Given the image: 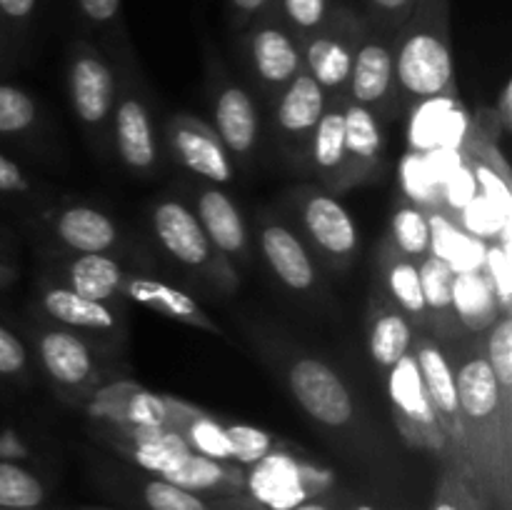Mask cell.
I'll return each mask as SVG.
<instances>
[{"label": "cell", "mask_w": 512, "mask_h": 510, "mask_svg": "<svg viewBox=\"0 0 512 510\" xmlns=\"http://www.w3.org/2000/svg\"><path fill=\"white\" fill-rule=\"evenodd\" d=\"M325 113L323 88L315 83L310 73H298L290 80V88L285 90L278 108L280 128L290 135L308 133L318 125L320 115Z\"/></svg>", "instance_id": "cell-18"}, {"label": "cell", "mask_w": 512, "mask_h": 510, "mask_svg": "<svg viewBox=\"0 0 512 510\" xmlns=\"http://www.w3.org/2000/svg\"><path fill=\"white\" fill-rule=\"evenodd\" d=\"M130 420L138 425L140 430H158L165 420V405L163 400L155 395L140 393L130 405Z\"/></svg>", "instance_id": "cell-42"}, {"label": "cell", "mask_w": 512, "mask_h": 510, "mask_svg": "<svg viewBox=\"0 0 512 510\" xmlns=\"http://www.w3.org/2000/svg\"><path fill=\"white\" fill-rule=\"evenodd\" d=\"M263 253L268 258L270 268L278 273L288 288L293 290H308L315 283V270L310 263L308 253H305L303 243L290 233L283 225H268L263 230Z\"/></svg>", "instance_id": "cell-10"}, {"label": "cell", "mask_w": 512, "mask_h": 510, "mask_svg": "<svg viewBox=\"0 0 512 510\" xmlns=\"http://www.w3.org/2000/svg\"><path fill=\"white\" fill-rule=\"evenodd\" d=\"M143 498L150 510H210L198 493H190L163 478L145 483Z\"/></svg>", "instance_id": "cell-35"}, {"label": "cell", "mask_w": 512, "mask_h": 510, "mask_svg": "<svg viewBox=\"0 0 512 510\" xmlns=\"http://www.w3.org/2000/svg\"><path fill=\"white\" fill-rule=\"evenodd\" d=\"M313 155L318 168L333 170L345 158V118L343 110H330L320 115L315 125V145Z\"/></svg>", "instance_id": "cell-30"}, {"label": "cell", "mask_w": 512, "mask_h": 510, "mask_svg": "<svg viewBox=\"0 0 512 510\" xmlns=\"http://www.w3.org/2000/svg\"><path fill=\"white\" fill-rule=\"evenodd\" d=\"M115 83L113 73L103 58H98L90 50L75 55L70 65V98H73L75 113L85 123H100L113 108Z\"/></svg>", "instance_id": "cell-4"}, {"label": "cell", "mask_w": 512, "mask_h": 510, "mask_svg": "<svg viewBox=\"0 0 512 510\" xmlns=\"http://www.w3.org/2000/svg\"><path fill=\"white\" fill-rule=\"evenodd\" d=\"M420 288H423L425 305L433 310H448L453 303L455 268L440 255H428L418 268Z\"/></svg>", "instance_id": "cell-31"}, {"label": "cell", "mask_w": 512, "mask_h": 510, "mask_svg": "<svg viewBox=\"0 0 512 510\" xmlns=\"http://www.w3.org/2000/svg\"><path fill=\"white\" fill-rule=\"evenodd\" d=\"M285 510H330V508L323 503H298L293 505V508H285Z\"/></svg>", "instance_id": "cell-50"}, {"label": "cell", "mask_w": 512, "mask_h": 510, "mask_svg": "<svg viewBox=\"0 0 512 510\" xmlns=\"http://www.w3.org/2000/svg\"><path fill=\"white\" fill-rule=\"evenodd\" d=\"M510 83H505V88H503V98H500V108H503V118L505 120H510Z\"/></svg>", "instance_id": "cell-49"}, {"label": "cell", "mask_w": 512, "mask_h": 510, "mask_svg": "<svg viewBox=\"0 0 512 510\" xmlns=\"http://www.w3.org/2000/svg\"><path fill=\"white\" fill-rule=\"evenodd\" d=\"M173 145L178 158L188 165L193 173L213 180V183H228L233 168L225 155L223 145L213 138L205 128L195 123H183L175 128Z\"/></svg>", "instance_id": "cell-8"}, {"label": "cell", "mask_w": 512, "mask_h": 510, "mask_svg": "<svg viewBox=\"0 0 512 510\" xmlns=\"http://www.w3.org/2000/svg\"><path fill=\"white\" fill-rule=\"evenodd\" d=\"M368 13L373 15V20L378 23L390 25V28H400L405 23L413 8L418 5V0H363Z\"/></svg>", "instance_id": "cell-41"}, {"label": "cell", "mask_w": 512, "mask_h": 510, "mask_svg": "<svg viewBox=\"0 0 512 510\" xmlns=\"http://www.w3.org/2000/svg\"><path fill=\"white\" fill-rule=\"evenodd\" d=\"M58 235L78 253H105L118 238L113 220L95 208H68L58 218Z\"/></svg>", "instance_id": "cell-17"}, {"label": "cell", "mask_w": 512, "mask_h": 510, "mask_svg": "<svg viewBox=\"0 0 512 510\" xmlns=\"http://www.w3.org/2000/svg\"><path fill=\"white\" fill-rule=\"evenodd\" d=\"M5 275H8V270H5V268H3V265H0V280H3V278H5Z\"/></svg>", "instance_id": "cell-52"}, {"label": "cell", "mask_w": 512, "mask_h": 510, "mask_svg": "<svg viewBox=\"0 0 512 510\" xmlns=\"http://www.w3.org/2000/svg\"><path fill=\"white\" fill-rule=\"evenodd\" d=\"M35 118V100L15 85L0 83V135L23 133L35 123Z\"/></svg>", "instance_id": "cell-33"}, {"label": "cell", "mask_w": 512, "mask_h": 510, "mask_svg": "<svg viewBox=\"0 0 512 510\" xmlns=\"http://www.w3.org/2000/svg\"><path fill=\"white\" fill-rule=\"evenodd\" d=\"M83 18L93 25H113L120 20L123 0H75Z\"/></svg>", "instance_id": "cell-43"}, {"label": "cell", "mask_w": 512, "mask_h": 510, "mask_svg": "<svg viewBox=\"0 0 512 510\" xmlns=\"http://www.w3.org/2000/svg\"><path fill=\"white\" fill-rule=\"evenodd\" d=\"M115 138L125 165L133 170H148L155 163V140L150 118L135 98H125L115 113Z\"/></svg>", "instance_id": "cell-14"}, {"label": "cell", "mask_w": 512, "mask_h": 510, "mask_svg": "<svg viewBox=\"0 0 512 510\" xmlns=\"http://www.w3.org/2000/svg\"><path fill=\"white\" fill-rule=\"evenodd\" d=\"M453 123H463V115L453 108V103H435L433 98L420 108L413 130H410V138L420 148L448 143L450 135H453Z\"/></svg>", "instance_id": "cell-29"}, {"label": "cell", "mask_w": 512, "mask_h": 510, "mask_svg": "<svg viewBox=\"0 0 512 510\" xmlns=\"http://www.w3.org/2000/svg\"><path fill=\"white\" fill-rule=\"evenodd\" d=\"M388 285L393 298L398 300L408 313L420 315L428 310V305H425V298H423V288H420L418 268H415L413 263H408V260L395 263L388 273Z\"/></svg>", "instance_id": "cell-36"}, {"label": "cell", "mask_w": 512, "mask_h": 510, "mask_svg": "<svg viewBox=\"0 0 512 510\" xmlns=\"http://www.w3.org/2000/svg\"><path fill=\"white\" fill-rule=\"evenodd\" d=\"M153 223L160 243L175 260L190 265V268L208 263L210 240L205 238L203 228H200L198 215L190 213L183 203H178V200L160 203L153 213Z\"/></svg>", "instance_id": "cell-3"}, {"label": "cell", "mask_w": 512, "mask_h": 510, "mask_svg": "<svg viewBox=\"0 0 512 510\" xmlns=\"http://www.w3.org/2000/svg\"><path fill=\"white\" fill-rule=\"evenodd\" d=\"M345 118V153L355 155L360 160H373L380 153L383 135H380L378 120L365 105L350 103L343 110Z\"/></svg>", "instance_id": "cell-28"}, {"label": "cell", "mask_w": 512, "mask_h": 510, "mask_svg": "<svg viewBox=\"0 0 512 510\" xmlns=\"http://www.w3.org/2000/svg\"><path fill=\"white\" fill-rule=\"evenodd\" d=\"M273 0H228L235 20H255L268 13Z\"/></svg>", "instance_id": "cell-47"}, {"label": "cell", "mask_w": 512, "mask_h": 510, "mask_svg": "<svg viewBox=\"0 0 512 510\" xmlns=\"http://www.w3.org/2000/svg\"><path fill=\"white\" fill-rule=\"evenodd\" d=\"M415 363H418L430 405L448 420L458 418V395H455V378L448 355L433 340H423L418 345V353H415Z\"/></svg>", "instance_id": "cell-19"}, {"label": "cell", "mask_w": 512, "mask_h": 510, "mask_svg": "<svg viewBox=\"0 0 512 510\" xmlns=\"http://www.w3.org/2000/svg\"><path fill=\"white\" fill-rule=\"evenodd\" d=\"M128 295L135 300V303L148 305V308L170 315V318H180V320H188V323L213 328V325L203 318L198 303H195L190 295L180 293V290L170 288V285L165 283H158V280H148V278L130 280Z\"/></svg>", "instance_id": "cell-23"}, {"label": "cell", "mask_w": 512, "mask_h": 510, "mask_svg": "<svg viewBox=\"0 0 512 510\" xmlns=\"http://www.w3.org/2000/svg\"><path fill=\"white\" fill-rule=\"evenodd\" d=\"M30 183L18 163L0 153V193H28Z\"/></svg>", "instance_id": "cell-45"}, {"label": "cell", "mask_w": 512, "mask_h": 510, "mask_svg": "<svg viewBox=\"0 0 512 510\" xmlns=\"http://www.w3.org/2000/svg\"><path fill=\"white\" fill-rule=\"evenodd\" d=\"M43 500V483L30 470L0 460V510H35Z\"/></svg>", "instance_id": "cell-27"}, {"label": "cell", "mask_w": 512, "mask_h": 510, "mask_svg": "<svg viewBox=\"0 0 512 510\" xmlns=\"http://www.w3.org/2000/svg\"><path fill=\"white\" fill-rule=\"evenodd\" d=\"M305 63L320 88H338L350 78L353 50H350L348 40L340 35V30H330L328 25H323L308 35Z\"/></svg>", "instance_id": "cell-11"}, {"label": "cell", "mask_w": 512, "mask_h": 510, "mask_svg": "<svg viewBox=\"0 0 512 510\" xmlns=\"http://www.w3.org/2000/svg\"><path fill=\"white\" fill-rule=\"evenodd\" d=\"M488 265L490 270H493L495 278H490V283H493L495 293L500 295V300H503V305H508V298H510V283H508V273H510V263H508V248L503 250H493L488 258Z\"/></svg>", "instance_id": "cell-44"}, {"label": "cell", "mask_w": 512, "mask_h": 510, "mask_svg": "<svg viewBox=\"0 0 512 510\" xmlns=\"http://www.w3.org/2000/svg\"><path fill=\"white\" fill-rule=\"evenodd\" d=\"M215 125L218 135L233 153H248L258 140V113L243 88H225L220 93L218 105H215Z\"/></svg>", "instance_id": "cell-13"}, {"label": "cell", "mask_w": 512, "mask_h": 510, "mask_svg": "<svg viewBox=\"0 0 512 510\" xmlns=\"http://www.w3.org/2000/svg\"><path fill=\"white\" fill-rule=\"evenodd\" d=\"M393 238L398 248L408 255H425L433 243L430 220L418 208H400L393 218Z\"/></svg>", "instance_id": "cell-34"}, {"label": "cell", "mask_w": 512, "mask_h": 510, "mask_svg": "<svg viewBox=\"0 0 512 510\" xmlns=\"http://www.w3.org/2000/svg\"><path fill=\"white\" fill-rule=\"evenodd\" d=\"M433 510H463L460 508V503L455 498H450V495H440L438 498V503L433 505Z\"/></svg>", "instance_id": "cell-48"}, {"label": "cell", "mask_w": 512, "mask_h": 510, "mask_svg": "<svg viewBox=\"0 0 512 510\" xmlns=\"http://www.w3.org/2000/svg\"><path fill=\"white\" fill-rule=\"evenodd\" d=\"M38 10V0H0V20L5 23H28Z\"/></svg>", "instance_id": "cell-46"}, {"label": "cell", "mask_w": 512, "mask_h": 510, "mask_svg": "<svg viewBox=\"0 0 512 510\" xmlns=\"http://www.w3.org/2000/svg\"><path fill=\"white\" fill-rule=\"evenodd\" d=\"M280 10L298 33L310 35L328 25L330 15L335 13V5L333 0H280Z\"/></svg>", "instance_id": "cell-37"}, {"label": "cell", "mask_w": 512, "mask_h": 510, "mask_svg": "<svg viewBox=\"0 0 512 510\" xmlns=\"http://www.w3.org/2000/svg\"><path fill=\"white\" fill-rule=\"evenodd\" d=\"M455 395H458V413L468 423L483 425L495 420L508 398L500 390L498 378L490 368L488 358L480 353L465 355L453 370Z\"/></svg>", "instance_id": "cell-2"}, {"label": "cell", "mask_w": 512, "mask_h": 510, "mask_svg": "<svg viewBox=\"0 0 512 510\" xmlns=\"http://www.w3.org/2000/svg\"><path fill=\"white\" fill-rule=\"evenodd\" d=\"M40 360L45 370L63 385H80L93 373L90 348L68 330H50L40 338Z\"/></svg>", "instance_id": "cell-12"}, {"label": "cell", "mask_w": 512, "mask_h": 510, "mask_svg": "<svg viewBox=\"0 0 512 510\" xmlns=\"http://www.w3.org/2000/svg\"><path fill=\"white\" fill-rule=\"evenodd\" d=\"M253 495L268 508L285 510L303 503V488H300V475L295 465L283 455H265L260 463H255V475L250 478Z\"/></svg>", "instance_id": "cell-16"}, {"label": "cell", "mask_w": 512, "mask_h": 510, "mask_svg": "<svg viewBox=\"0 0 512 510\" xmlns=\"http://www.w3.org/2000/svg\"><path fill=\"white\" fill-rule=\"evenodd\" d=\"M450 308L470 330L490 328L498 318V293L488 275L478 268L455 270Z\"/></svg>", "instance_id": "cell-9"}, {"label": "cell", "mask_w": 512, "mask_h": 510, "mask_svg": "<svg viewBox=\"0 0 512 510\" xmlns=\"http://www.w3.org/2000/svg\"><path fill=\"white\" fill-rule=\"evenodd\" d=\"M253 65L265 83H290L298 75L300 50L285 28L275 23H260L250 35Z\"/></svg>", "instance_id": "cell-5"}, {"label": "cell", "mask_w": 512, "mask_h": 510, "mask_svg": "<svg viewBox=\"0 0 512 510\" xmlns=\"http://www.w3.org/2000/svg\"><path fill=\"white\" fill-rule=\"evenodd\" d=\"M233 478L228 468L223 465V460H213L208 455H200L190 450L173 470L163 475V480L168 483L180 485V488L190 490V493H200V490H215L223 483Z\"/></svg>", "instance_id": "cell-26"}, {"label": "cell", "mask_w": 512, "mask_h": 510, "mask_svg": "<svg viewBox=\"0 0 512 510\" xmlns=\"http://www.w3.org/2000/svg\"><path fill=\"white\" fill-rule=\"evenodd\" d=\"M120 283H123V270L103 253H83L70 265V290L88 300L105 303L118 293Z\"/></svg>", "instance_id": "cell-20"}, {"label": "cell", "mask_w": 512, "mask_h": 510, "mask_svg": "<svg viewBox=\"0 0 512 510\" xmlns=\"http://www.w3.org/2000/svg\"><path fill=\"white\" fill-rule=\"evenodd\" d=\"M393 375H390V395L393 403L403 415L415 420L418 425L430 428L433 425V405H430L428 393H425L423 378H420L418 363L415 355H405L398 365H393Z\"/></svg>", "instance_id": "cell-22"}, {"label": "cell", "mask_w": 512, "mask_h": 510, "mask_svg": "<svg viewBox=\"0 0 512 510\" xmlns=\"http://www.w3.org/2000/svg\"><path fill=\"white\" fill-rule=\"evenodd\" d=\"M198 220L205 238L213 240L223 253H240L245 248V225L233 200L220 190H205L198 200Z\"/></svg>", "instance_id": "cell-15"}, {"label": "cell", "mask_w": 512, "mask_h": 510, "mask_svg": "<svg viewBox=\"0 0 512 510\" xmlns=\"http://www.w3.org/2000/svg\"><path fill=\"white\" fill-rule=\"evenodd\" d=\"M28 365V350L13 330L0 325V375H18Z\"/></svg>", "instance_id": "cell-40"}, {"label": "cell", "mask_w": 512, "mask_h": 510, "mask_svg": "<svg viewBox=\"0 0 512 510\" xmlns=\"http://www.w3.org/2000/svg\"><path fill=\"white\" fill-rule=\"evenodd\" d=\"M43 305L48 315L73 328L90 330H110L115 325L113 310L105 308V303L88 300L83 295L73 293L70 288H53L43 295Z\"/></svg>", "instance_id": "cell-21"}, {"label": "cell", "mask_w": 512, "mask_h": 510, "mask_svg": "<svg viewBox=\"0 0 512 510\" xmlns=\"http://www.w3.org/2000/svg\"><path fill=\"white\" fill-rule=\"evenodd\" d=\"M393 50L378 38H365L353 53L350 85L360 105H373L388 95L393 85Z\"/></svg>", "instance_id": "cell-7"}, {"label": "cell", "mask_w": 512, "mask_h": 510, "mask_svg": "<svg viewBox=\"0 0 512 510\" xmlns=\"http://www.w3.org/2000/svg\"><path fill=\"white\" fill-rule=\"evenodd\" d=\"M290 390L300 408L328 428H343L353 420L355 405L350 390L330 365L315 358H300L288 373Z\"/></svg>", "instance_id": "cell-1"}, {"label": "cell", "mask_w": 512, "mask_h": 510, "mask_svg": "<svg viewBox=\"0 0 512 510\" xmlns=\"http://www.w3.org/2000/svg\"><path fill=\"white\" fill-rule=\"evenodd\" d=\"M228 430V440H230V455L233 460L245 465H255L270 455V448H273V440L265 430L253 428V425H233Z\"/></svg>", "instance_id": "cell-38"}, {"label": "cell", "mask_w": 512, "mask_h": 510, "mask_svg": "<svg viewBox=\"0 0 512 510\" xmlns=\"http://www.w3.org/2000/svg\"><path fill=\"white\" fill-rule=\"evenodd\" d=\"M190 443L185 438L175 433H163V430H143L138 440V448H135V460L138 465H143L145 470H153V473L165 475L168 470H173L185 455L190 453Z\"/></svg>", "instance_id": "cell-25"}, {"label": "cell", "mask_w": 512, "mask_h": 510, "mask_svg": "<svg viewBox=\"0 0 512 510\" xmlns=\"http://www.w3.org/2000/svg\"><path fill=\"white\" fill-rule=\"evenodd\" d=\"M413 343V330L405 315L383 313L370 328V355L383 368H393L408 355Z\"/></svg>", "instance_id": "cell-24"}, {"label": "cell", "mask_w": 512, "mask_h": 510, "mask_svg": "<svg viewBox=\"0 0 512 510\" xmlns=\"http://www.w3.org/2000/svg\"><path fill=\"white\" fill-rule=\"evenodd\" d=\"M190 443L195 445V450L200 455H208L213 460H233V455H230L228 430L220 428L213 420H195L190 425Z\"/></svg>", "instance_id": "cell-39"}, {"label": "cell", "mask_w": 512, "mask_h": 510, "mask_svg": "<svg viewBox=\"0 0 512 510\" xmlns=\"http://www.w3.org/2000/svg\"><path fill=\"white\" fill-rule=\"evenodd\" d=\"M305 228L315 243L333 255L353 253L358 245V228L348 210L330 195H313L305 203Z\"/></svg>", "instance_id": "cell-6"}, {"label": "cell", "mask_w": 512, "mask_h": 510, "mask_svg": "<svg viewBox=\"0 0 512 510\" xmlns=\"http://www.w3.org/2000/svg\"><path fill=\"white\" fill-rule=\"evenodd\" d=\"M488 363L493 368L495 378H498L500 390L508 398L512 388V318L510 313H505L503 318L495 320L490 325L488 335Z\"/></svg>", "instance_id": "cell-32"}, {"label": "cell", "mask_w": 512, "mask_h": 510, "mask_svg": "<svg viewBox=\"0 0 512 510\" xmlns=\"http://www.w3.org/2000/svg\"><path fill=\"white\" fill-rule=\"evenodd\" d=\"M353 510H375V508H373V505H368V503H360V505H355Z\"/></svg>", "instance_id": "cell-51"}]
</instances>
